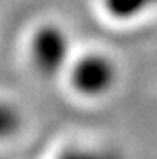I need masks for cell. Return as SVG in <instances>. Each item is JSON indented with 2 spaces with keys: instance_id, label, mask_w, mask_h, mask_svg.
<instances>
[{
  "instance_id": "2",
  "label": "cell",
  "mask_w": 157,
  "mask_h": 159,
  "mask_svg": "<svg viewBox=\"0 0 157 159\" xmlns=\"http://www.w3.org/2000/svg\"><path fill=\"white\" fill-rule=\"evenodd\" d=\"M114 66L101 55H89L76 63L72 72L74 87L83 95H101L110 89L114 82Z\"/></svg>"
},
{
  "instance_id": "1",
  "label": "cell",
  "mask_w": 157,
  "mask_h": 159,
  "mask_svg": "<svg viewBox=\"0 0 157 159\" xmlns=\"http://www.w3.org/2000/svg\"><path fill=\"white\" fill-rule=\"evenodd\" d=\"M68 53V42L66 36L55 29V27H44L32 38V61L36 68L46 76L55 74L61 65L65 63Z\"/></svg>"
},
{
  "instance_id": "4",
  "label": "cell",
  "mask_w": 157,
  "mask_h": 159,
  "mask_svg": "<svg viewBox=\"0 0 157 159\" xmlns=\"http://www.w3.org/2000/svg\"><path fill=\"white\" fill-rule=\"evenodd\" d=\"M151 0H108V10L117 17H131Z\"/></svg>"
},
{
  "instance_id": "3",
  "label": "cell",
  "mask_w": 157,
  "mask_h": 159,
  "mask_svg": "<svg viewBox=\"0 0 157 159\" xmlns=\"http://www.w3.org/2000/svg\"><path fill=\"white\" fill-rule=\"evenodd\" d=\"M19 114L13 106L0 102V140H6V138L13 136L19 129Z\"/></svg>"
}]
</instances>
